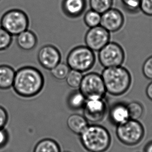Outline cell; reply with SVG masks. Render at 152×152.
<instances>
[{"instance_id": "484cf974", "label": "cell", "mask_w": 152, "mask_h": 152, "mask_svg": "<svg viewBox=\"0 0 152 152\" xmlns=\"http://www.w3.org/2000/svg\"><path fill=\"white\" fill-rule=\"evenodd\" d=\"M12 42V35L0 27V51L7 49Z\"/></svg>"}, {"instance_id": "7402d4cb", "label": "cell", "mask_w": 152, "mask_h": 152, "mask_svg": "<svg viewBox=\"0 0 152 152\" xmlns=\"http://www.w3.org/2000/svg\"><path fill=\"white\" fill-rule=\"evenodd\" d=\"M70 70L71 69L67 64L60 62L50 70V72L51 75L55 79L59 80H66Z\"/></svg>"}, {"instance_id": "e0dca14e", "label": "cell", "mask_w": 152, "mask_h": 152, "mask_svg": "<svg viewBox=\"0 0 152 152\" xmlns=\"http://www.w3.org/2000/svg\"><path fill=\"white\" fill-rule=\"evenodd\" d=\"M16 71L8 65H0V89L6 90L12 87Z\"/></svg>"}, {"instance_id": "4fadbf2b", "label": "cell", "mask_w": 152, "mask_h": 152, "mask_svg": "<svg viewBox=\"0 0 152 152\" xmlns=\"http://www.w3.org/2000/svg\"><path fill=\"white\" fill-rule=\"evenodd\" d=\"M109 117L111 123L116 126L127 121L130 119L127 104L118 102L112 105L109 109Z\"/></svg>"}, {"instance_id": "f1b7e54d", "label": "cell", "mask_w": 152, "mask_h": 152, "mask_svg": "<svg viewBox=\"0 0 152 152\" xmlns=\"http://www.w3.org/2000/svg\"><path fill=\"white\" fill-rule=\"evenodd\" d=\"M8 115L6 110L0 106V128H3L8 121Z\"/></svg>"}, {"instance_id": "6da1fadb", "label": "cell", "mask_w": 152, "mask_h": 152, "mask_svg": "<svg viewBox=\"0 0 152 152\" xmlns=\"http://www.w3.org/2000/svg\"><path fill=\"white\" fill-rule=\"evenodd\" d=\"M44 78L37 68L26 66L16 71L12 87L15 92L20 97H35L42 91Z\"/></svg>"}, {"instance_id": "83f0119b", "label": "cell", "mask_w": 152, "mask_h": 152, "mask_svg": "<svg viewBox=\"0 0 152 152\" xmlns=\"http://www.w3.org/2000/svg\"><path fill=\"white\" fill-rule=\"evenodd\" d=\"M140 8L144 14L152 17V0H141Z\"/></svg>"}, {"instance_id": "d6a6232c", "label": "cell", "mask_w": 152, "mask_h": 152, "mask_svg": "<svg viewBox=\"0 0 152 152\" xmlns=\"http://www.w3.org/2000/svg\"><path fill=\"white\" fill-rule=\"evenodd\" d=\"M68 152V151H66V152Z\"/></svg>"}, {"instance_id": "8992f818", "label": "cell", "mask_w": 152, "mask_h": 152, "mask_svg": "<svg viewBox=\"0 0 152 152\" xmlns=\"http://www.w3.org/2000/svg\"><path fill=\"white\" fill-rule=\"evenodd\" d=\"M1 27L13 36H17L28 29L29 19L27 14L19 9L7 11L1 19Z\"/></svg>"}, {"instance_id": "d6986e66", "label": "cell", "mask_w": 152, "mask_h": 152, "mask_svg": "<svg viewBox=\"0 0 152 152\" xmlns=\"http://www.w3.org/2000/svg\"><path fill=\"white\" fill-rule=\"evenodd\" d=\"M33 152H61V149L55 140L46 138L37 142Z\"/></svg>"}, {"instance_id": "5b68a950", "label": "cell", "mask_w": 152, "mask_h": 152, "mask_svg": "<svg viewBox=\"0 0 152 152\" xmlns=\"http://www.w3.org/2000/svg\"><path fill=\"white\" fill-rule=\"evenodd\" d=\"M145 130L138 120L129 119L117 126L116 137L119 141L127 146H134L140 143L143 139Z\"/></svg>"}, {"instance_id": "f546056e", "label": "cell", "mask_w": 152, "mask_h": 152, "mask_svg": "<svg viewBox=\"0 0 152 152\" xmlns=\"http://www.w3.org/2000/svg\"><path fill=\"white\" fill-rule=\"evenodd\" d=\"M8 134L6 129L0 128V148H3L8 142Z\"/></svg>"}, {"instance_id": "9c48e42d", "label": "cell", "mask_w": 152, "mask_h": 152, "mask_svg": "<svg viewBox=\"0 0 152 152\" xmlns=\"http://www.w3.org/2000/svg\"><path fill=\"white\" fill-rule=\"evenodd\" d=\"M83 115L88 123L96 124L104 119L107 112L105 98L94 97L86 99L83 107Z\"/></svg>"}, {"instance_id": "1f68e13d", "label": "cell", "mask_w": 152, "mask_h": 152, "mask_svg": "<svg viewBox=\"0 0 152 152\" xmlns=\"http://www.w3.org/2000/svg\"><path fill=\"white\" fill-rule=\"evenodd\" d=\"M144 152H152V141L148 142L144 146Z\"/></svg>"}, {"instance_id": "2e32d148", "label": "cell", "mask_w": 152, "mask_h": 152, "mask_svg": "<svg viewBox=\"0 0 152 152\" xmlns=\"http://www.w3.org/2000/svg\"><path fill=\"white\" fill-rule=\"evenodd\" d=\"M66 124L71 132L75 134L80 135L88 127L89 123L84 115L73 114L68 117Z\"/></svg>"}, {"instance_id": "277c9868", "label": "cell", "mask_w": 152, "mask_h": 152, "mask_svg": "<svg viewBox=\"0 0 152 152\" xmlns=\"http://www.w3.org/2000/svg\"><path fill=\"white\" fill-rule=\"evenodd\" d=\"M96 62L94 51L86 46H78L68 53L66 64L71 70L81 73L87 72L93 68Z\"/></svg>"}, {"instance_id": "d4e9b609", "label": "cell", "mask_w": 152, "mask_h": 152, "mask_svg": "<svg viewBox=\"0 0 152 152\" xmlns=\"http://www.w3.org/2000/svg\"><path fill=\"white\" fill-rule=\"evenodd\" d=\"M123 8L130 14H137L140 10L141 0H121Z\"/></svg>"}, {"instance_id": "3957f363", "label": "cell", "mask_w": 152, "mask_h": 152, "mask_svg": "<svg viewBox=\"0 0 152 152\" xmlns=\"http://www.w3.org/2000/svg\"><path fill=\"white\" fill-rule=\"evenodd\" d=\"M80 136L81 143L87 152H105L111 145V134L102 126L89 125Z\"/></svg>"}, {"instance_id": "ba28073f", "label": "cell", "mask_w": 152, "mask_h": 152, "mask_svg": "<svg viewBox=\"0 0 152 152\" xmlns=\"http://www.w3.org/2000/svg\"><path fill=\"white\" fill-rule=\"evenodd\" d=\"M98 60L104 68L121 66L125 59V53L119 44L109 42L98 51Z\"/></svg>"}, {"instance_id": "9a60e30c", "label": "cell", "mask_w": 152, "mask_h": 152, "mask_svg": "<svg viewBox=\"0 0 152 152\" xmlns=\"http://www.w3.org/2000/svg\"><path fill=\"white\" fill-rule=\"evenodd\" d=\"M16 42L20 49L25 51H30L37 45V37L32 31L27 30L17 35Z\"/></svg>"}, {"instance_id": "cb8c5ba5", "label": "cell", "mask_w": 152, "mask_h": 152, "mask_svg": "<svg viewBox=\"0 0 152 152\" xmlns=\"http://www.w3.org/2000/svg\"><path fill=\"white\" fill-rule=\"evenodd\" d=\"M130 119L138 120L144 113V107L141 103L132 101L127 104Z\"/></svg>"}, {"instance_id": "7a4b0ae2", "label": "cell", "mask_w": 152, "mask_h": 152, "mask_svg": "<svg viewBox=\"0 0 152 152\" xmlns=\"http://www.w3.org/2000/svg\"><path fill=\"white\" fill-rule=\"evenodd\" d=\"M101 76L107 93L113 96L124 95L132 85L130 73L121 66L104 68Z\"/></svg>"}, {"instance_id": "7c38bea8", "label": "cell", "mask_w": 152, "mask_h": 152, "mask_svg": "<svg viewBox=\"0 0 152 152\" xmlns=\"http://www.w3.org/2000/svg\"><path fill=\"white\" fill-rule=\"evenodd\" d=\"M125 17L121 10L112 8L101 14L100 26L110 33L119 31L123 27Z\"/></svg>"}, {"instance_id": "603a6c76", "label": "cell", "mask_w": 152, "mask_h": 152, "mask_svg": "<svg viewBox=\"0 0 152 152\" xmlns=\"http://www.w3.org/2000/svg\"><path fill=\"white\" fill-rule=\"evenodd\" d=\"M82 73L74 70H70L66 78L68 86L73 89L79 88L82 80Z\"/></svg>"}, {"instance_id": "30bf717a", "label": "cell", "mask_w": 152, "mask_h": 152, "mask_svg": "<svg viewBox=\"0 0 152 152\" xmlns=\"http://www.w3.org/2000/svg\"><path fill=\"white\" fill-rule=\"evenodd\" d=\"M110 33L100 25L89 28L85 36L87 47L93 51H99L109 43Z\"/></svg>"}, {"instance_id": "44dd1931", "label": "cell", "mask_w": 152, "mask_h": 152, "mask_svg": "<svg viewBox=\"0 0 152 152\" xmlns=\"http://www.w3.org/2000/svg\"><path fill=\"white\" fill-rule=\"evenodd\" d=\"M91 9L101 14L112 7L113 0H89Z\"/></svg>"}, {"instance_id": "ffe728a7", "label": "cell", "mask_w": 152, "mask_h": 152, "mask_svg": "<svg viewBox=\"0 0 152 152\" xmlns=\"http://www.w3.org/2000/svg\"><path fill=\"white\" fill-rule=\"evenodd\" d=\"M101 20V14L95 10L91 9L85 13L84 22L87 27L89 28L100 26Z\"/></svg>"}, {"instance_id": "5bb4252c", "label": "cell", "mask_w": 152, "mask_h": 152, "mask_svg": "<svg viewBox=\"0 0 152 152\" xmlns=\"http://www.w3.org/2000/svg\"><path fill=\"white\" fill-rule=\"evenodd\" d=\"M86 5V0H62L61 8L66 16L76 18L83 14Z\"/></svg>"}, {"instance_id": "52a82bcc", "label": "cell", "mask_w": 152, "mask_h": 152, "mask_svg": "<svg viewBox=\"0 0 152 152\" xmlns=\"http://www.w3.org/2000/svg\"><path fill=\"white\" fill-rule=\"evenodd\" d=\"M79 90L86 99L105 98L107 93L101 75L96 72L88 73L83 76Z\"/></svg>"}, {"instance_id": "4dcf8cb0", "label": "cell", "mask_w": 152, "mask_h": 152, "mask_svg": "<svg viewBox=\"0 0 152 152\" xmlns=\"http://www.w3.org/2000/svg\"><path fill=\"white\" fill-rule=\"evenodd\" d=\"M146 96L148 99L152 101V82L148 84V85L146 87Z\"/></svg>"}, {"instance_id": "4316f807", "label": "cell", "mask_w": 152, "mask_h": 152, "mask_svg": "<svg viewBox=\"0 0 152 152\" xmlns=\"http://www.w3.org/2000/svg\"><path fill=\"white\" fill-rule=\"evenodd\" d=\"M142 73L145 78L152 80V55L148 58L143 64Z\"/></svg>"}, {"instance_id": "ac0fdd59", "label": "cell", "mask_w": 152, "mask_h": 152, "mask_svg": "<svg viewBox=\"0 0 152 152\" xmlns=\"http://www.w3.org/2000/svg\"><path fill=\"white\" fill-rule=\"evenodd\" d=\"M86 98L80 90H75L70 93L67 98V105L70 110L78 111L83 109L86 101Z\"/></svg>"}, {"instance_id": "8fae6325", "label": "cell", "mask_w": 152, "mask_h": 152, "mask_svg": "<svg viewBox=\"0 0 152 152\" xmlns=\"http://www.w3.org/2000/svg\"><path fill=\"white\" fill-rule=\"evenodd\" d=\"M61 55L55 46L46 45L42 46L37 53V60L39 64L46 70H50L59 64Z\"/></svg>"}]
</instances>
